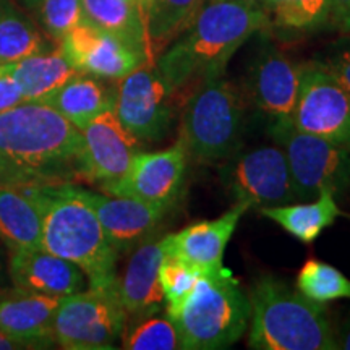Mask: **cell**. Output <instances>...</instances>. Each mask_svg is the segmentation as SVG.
I'll list each match as a JSON object with an SVG mask.
<instances>
[{"instance_id":"obj_22","label":"cell","mask_w":350,"mask_h":350,"mask_svg":"<svg viewBox=\"0 0 350 350\" xmlns=\"http://www.w3.org/2000/svg\"><path fill=\"white\" fill-rule=\"evenodd\" d=\"M0 242L10 252L42 248V216L25 187H0Z\"/></svg>"},{"instance_id":"obj_14","label":"cell","mask_w":350,"mask_h":350,"mask_svg":"<svg viewBox=\"0 0 350 350\" xmlns=\"http://www.w3.org/2000/svg\"><path fill=\"white\" fill-rule=\"evenodd\" d=\"M80 177L104 183L119 180L139 151V142L113 112L104 111L81 130Z\"/></svg>"},{"instance_id":"obj_16","label":"cell","mask_w":350,"mask_h":350,"mask_svg":"<svg viewBox=\"0 0 350 350\" xmlns=\"http://www.w3.org/2000/svg\"><path fill=\"white\" fill-rule=\"evenodd\" d=\"M83 200L93 208L109 242L117 253L135 250L154 237L172 206L146 203L129 196L99 195L80 188Z\"/></svg>"},{"instance_id":"obj_23","label":"cell","mask_w":350,"mask_h":350,"mask_svg":"<svg viewBox=\"0 0 350 350\" xmlns=\"http://www.w3.org/2000/svg\"><path fill=\"white\" fill-rule=\"evenodd\" d=\"M88 23L98 26L152 62L146 21L137 0H81Z\"/></svg>"},{"instance_id":"obj_17","label":"cell","mask_w":350,"mask_h":350,"mask_svg":"<svg viewBox=\"0 0 350 350\" xmlns=\"http://www.w3.org/2000/svg\"><path fill=\"white\" fill-rule=\"evenodd\" d=\"M248 206L235 203L216 219L198 221L163 237L165 255L178 258L200 274L224 269V253Z\"/></svg>"},{"instance_id":"obj_37","label":"cell","mask_w":350,"mask_h":350,"mask_svg":"<svg viewBox=\"0 0 350 350\" xmlns=\"http://www.w3.org/2000/svg\"><path fill=\"white\" fill-rule=\"evenodd\" d=\"M12 349H31L28 344L21 342V340H16L10 338V336L0 332V350H12Z\"/></svg>"},{"instance_id":"obj_1","label":"cell","mask_w":350,"mask_h":350,"mask_svg":"<svg viewBox=\"0 0 350 350\" xmlns=\"http://www.w3.org/2000/svg\"><path fill=\"white\" fill-rule=\"evenodd\" d=\"M269 25L260 3L204 0L193 20L161 52L156 67L169 93L188 94L200 83L224 77L240 47Z\"/></svg>"},{"instance_id":"obj_19","label":"cell","mask_w":350,"mask_h":350,"mask_svg":"<svg viewBox=\"0 0 350 350\" xmlns=\"http://www.w3.org/2000/svg\"><path fill=\"white\" fill-rule=\"evenodd\" d=\"M164 256L163 237L146 240L131 253L124 274L117 279V292L126 317L142 319L161 312L164 294L159 268Z\"/></svg>"},{"instance_id":"obj_2","label":"cell","mask_w":350,"mask_h":350,"mask_svg":"<svg viewBox=\"0 0 350 350\" xmlns=\"http://www.w3.org/2000/svg\"><path fill=\"white\" fill-rule=\"evenodd\" d=\"M83 137L72 122L41 103L0 112V187H34L80 175Z\"/></svg>"},{"instance_id":"obj_38","label":"cell","mask_w":350,"mask_h":350,"mask_svg":"<svg viewBox=\"0 0 350 350\" xmlns=\"http://www.w3.org/2000/svg\"><path fill=\"white\" fill-rule=\"evenodd\" d=\"M204 2V0H203ZM227 2H242V3H260L262 0H227Z\"/></svg>"},{"instance_id":"obj_32","label":"cell","mask_w":350,"mask_h":350,"mask_svg":"<svg viewBox=\"0 0 350 350\" xmlns=\"http://www.w3.org/2000/svg\"><path fill=\"white\" fill-rule=\"evenodd\" d=\"M200 273L178 258L165 255L159 268V282L165 301V314H172L185 304L200 279Z\"/></svg>"},{"instance_id":"obj_31","label":"cell","mask_w":350,"mask_h":350,"mask_svg":"<svg viewBox=\"0 0 350 350\" xmlns=\"http://www.w3.org/2000/svg\"><path fill=\"white\" fill-rule=\"evenodd\" d=\"M34 12L44 31L55 41L85 21L81 0H25Z\"/></svg>"},{"instance_id":"obj_39","label":"cell","mask_w":350,"mask_h":350,"mask_svg":"<svg viewBox=\"0 0 350 350\" xmlns=\"http://www.w3.org/2000/svg\"><path fill=\"white\" fill-rule=\"evenodd\" d=\"M137 2L139 3V7H142V10H143V13H144V10H146L148 2H150V0H137Z\"/></svg>"},{"instance_id":"obj_34","label":"cell","mask_w":350,"mask_h":350,"mask_svg":"<svg viewBox=\"0 0 350 350\" xmlns=\"http://www.w3.org/2000/svg\"><path fill=\"white\" fill-rule=\"evenodd\" d=\"M25 103L18 81L12 75L7 64L0 65V112Z\"/></svg>"},{"instance_id":"obj_3","label":"cell","mask_w":350,"mask_h":350,"mask_svg":"<svg viewBox=\"0 0 350 350\" xmlns=\"http://www.w3.org/2000/svg\"><path fill=\"white\" fill-rule=\"evenodd\" d=\"M42 216V248L72 261L90 288H117L116 248L80 188L67 182L25 187Z\"/></svg>"},{"instance_id":"obj_21","label":"cell","mask_w":350,"mask_h":350,"mask_svg":"<svg viewBox=\"0 0 350 350\" xmlns=\"http://www.w3.org/2000/svg\"><path fill=\"white\" fill-rule=\"evenodd\" d=\"M38 103L54 109L77 129L83 130L99 113L113 109L116 93L93 75L78 72Z\"/></svg>"},{"instance_id":"obj_4","label":"cell","mask_w":350,"mask_h":350,"mask_svg":"<svg viewBox=\"0 0 350 350\" xmlns=\"http://www.w3.org/2000/svg\"><path fill=\"white\" fill-rule=\"evenodd\" d=\"M247 344L255 350H338L325 306L274 275L262 274L248 292Z\"/></svg>"},{"instance_id":"obj_30","label":"cell","mask_w":350,"mask_h":350,"mask_svg":"<svg viewBox=\"0 0 350 350\" xmlns=\"http://www.w3.org/2000/svg\"><path fill=\"white\" fill-rule=\"evenodd\" d=\"M124 349L129 350H177L180 349L178 331L167 314L138 319L135 326L122 334Z\"/></svg>"},{"instance_id":"obj_9","label":"cell","mask_w":350,"mask_h":350,"mask_svg":"<svg viewBox=\"0 0 350 350\" xmlns=\"http://www.w3.org/2000/svg\"><path fill=\"white\" fill-rule=\"evenodd\" d=\"M291 122L304 133L350 151V96L317 59L300 65V88Z\"/></svg>"},{"instance_id":"obj_41","label":"cell","mask_w":350,"mask_h":350,"mask_svg":"<svg viewBox=\"0 0 350 350\" xmlns=\"http://www.w3.org/2000/svg\"><path fill=\"white\" fill-rule=\"evenodd\" d=\"M138 5H139V3H138Z\"/></svg>"},{"instance_id":"obj_26","label":"cell","mask_w":350,"mask_h":350,"mask_svg":"<svg viewBox=\"0 0 350 350\" xmlns=\"http://www.w3.org/2000/svg\"><path fill=\"white\" fill-rule=\"evenodd\" d=\"M49 51L36 23L10 0H0V65Z\"/></svg>"},{"instance_id":"obj_28","label":"cell","mask_w":350,"mask_h":350,"mask_svg":"<svg viewBox=\"0 0 350 350\" xmlns=\"http://www.w3.org/2000/svg\"><path fill=\"white\" fill-rule=\"evenodd\" d=\"M262 5L284 31L313 33L331 23V0H262Z\"/></svg>"},{"instance_id":"obj_33","label":"cell","mask_w":350,"mask_h":350,"mask_svg":"<svg viewBox=\"0 0 350 350\" xmlns=\"http://www.w3.org/2000/svg\"><path fill=\"white\" fill-rule=\"evenodd\" d=\"M318 62L325 65V68L340 83V86L350 96V38L338 39L318 57Z\"/></svg>"},{"instance_id":"obj_11","label":"cell","mask_w":350,"mask_h":350,"mask_svg":"<svg viewBox=\"0 0 350 350\" xmlns=\"http://www.w3.org/2000/svg\"><path fill=\"white\" fill-rule=\"evenodd\" d=\"M172 99L159 70L146 62L120 78L113 112L139 143H157L169 131Z\"/></svg>"},{"instance_id":"obj_35","label":"cell","mask_w":350,"mask_h":350,"mask_svg":"<svg viewBox=\"0 0 350 350\" xmlns=\"http://www.w3.org/2000/svg\"><path fill=\"white\" fill-rule=\"evenodd\" d=\"M331 23L350 33V0H331Z\"/></svg>"},{"instance_id":"obj_12","label":"cell","mask_w":350,"mask_h":350,"mask_svg":"<svg viewBox=\"0 0 350 350\" xmlns=\"http://www.w3.org/2000/svg\"><path fill=\"white\" fill-rule=\"evenodd\" d=\"M187 165L188 154L178 139L163 151H138L124 177L100 188L112 196L174 206L185 180Z\"/></svg>"},{"instance_id":"obj_40","label":"cell","mask_w":350,"mask_h":350,"mask_svg":"<svg viewBox=\"0 0 350 350\" xmlns=\"http://www.w3.org/2000/svg\"><path fill=\"white\" fill-rule=\"evenodd\" d=\"M0 279H2V260H0Z\"/></svg>"},{"instance_id":"obj_29","label":"cell","mask_w":350,"mask_h":350,"mask_svg":"<svg viewBox=\"0 0 350 350\" xmlns=\"http://www.w3.org/2000/svg\"><path fill=\"white\" fill-rule=\"evenodd\" d=\"M297 291L306 299L325 305L332 300L350 299V279L329 262L312 258L297 274Z\"/></svg>"},{"instance_id":"obj_18","label":"cell","mask_w":350,"mask_h":350,"mask_svg":"<svg viewBox=\"0 0 350 350\" xmlns=\"http://www.w3.org/2000/svg\"><path fill=\"white\" fill-rule=\"evenodd\" d=\"M10 253L8 273L13 286L20 291L59 299L85 291L86 274L72 261L44 248Z\"/></svg>"},{"instance_id":"obj_8","label":"cell","mask_w":350,"mask_h":350,"mask_svg":"<svg viewBox=\"0 0 350 350\" xmlns=\"http://www.w3.org/2000/svg\"><path fill=\"white\" fill-rule=\"evenodd\" d=\"M125 323L126 313L117 288H90L60 299L54 340L68 350L113 349Z\"/></svg>"},{"instance_id":"obj_27","label":"cell","mask_w":350,"mask_h":350,"mask_svg":"<svg viewBox=\"0 0 350 350\" xmlns=\"http://www.w3.org/2000/svg\"><path fill=\"white\" fill-rule=\"evenodd\" d=\"M203 0H150L144 10L148 41L154 59L193 20Z\"/></svg>"},{"instance_id":"obj_6","label":"cell","mask_w":350,"mask_h":350,"mask_svg":"<svg viewBox=\"0 0 350 350\" xmlns=\"http://www.w3.org/2000/svg\"><path fill=\"white\" fill-rule=\"evenodd\" d=\"M243 130V94L224 77L200 83L187 94L178 139L188 159L198 164L226 163L240 150Z\"/></svg>"},{"instance_id":"obj_13","label":"cell","mask_w":350,"mask_h":350,"mask_svg":"<svg viewBox=\"0 0 350 350\" xmlns=\"http://www.w3.org/2000/svg\"><path fill=\"white\" fill-rule=\"evenodd\" d=\"M300 88V65L269 41H261L245 75V91L271 120L291 119Z\"/></svg>"},{"instance_id":"obj_15","label":"cell","mask_w":350,"mask_h":350,"mask_svg":"<svg viewBox=\"0 0 350 350\" xmlns=\"http://www.w3.org/2000/svg\"><path fill=\"white\" fill-rule=\"evenodd\" d=\"M59 49L77 72L109 80H120L150 62L120 39L88 21L65 34Z\"/></svg>"},{"instance_id":"obj_24","label":"cell","mask_w":350,"mask_h":350,"mask_svg":"<svg viewBox=\"0 0 350 350\" xmlns=\"http://www.w3.org/2000/svg\"><path fill=\"white\" fill-rule=\"evenodd\" d=\"M260 214L281 226L301 243L310 245L323 234V230L334 224L342 211L338 206L336 195L329 190H323L314 200L262 208Z\"/></svg>"},{"instance_id":"obj_36","label":"cell","mask_w":350,"mask_h":350,"mask_svg":"<svg viewBox=\"0 0 350 350\" xmlns=\"http://www.w3.org/2000/svg\"><path fill=\"white\" fill-rule=\"evenodd\" d=\"M336 339H338V349L350 350V310L344 314L342 319L334 326Z\"/></svg>"},{"instance_id":"obj_7","label":"cell","mask_w":350,"mask_h":350,"mask_svg":"<svg viewBox=\"0 0 350 350\" xmlns=\"http://www.w3.org/2000/svg\"><path fill=\"white\" fill-rule=\"evenodd\" d=\"M269 133L287 157L297 201L314 200L323 190L338 196L350 188V151L304 133L291 119L271 120Z\"/></svg>"},{"instance_id":"obj_25","label":"cell","mask_w":350,"mask_h":350,"mask_svg":"<svg viewBox=\"0 0 350 350\" xmlns=\"http://www.w3.org/2000/svg\"><path fill=\"white\" fill-rule=\"evenodd\" d=\"M7 65L18 81L25 103H38L78 73L60 49L26 57Z\"/></svg>"},{"instance_id":"obj_20","label":"cell","mask_w":350,"mask_h":350,"mask_svg":"<svg viewBox=\"0 0 350 350\" xmlns=\"http://www.w3.org/2000/svg\"><path fill=\"white\" fill-rule=\"evenodd\" d=\"M59 297L31 294L16 288L0 299V332L29 347L54 340V318Z\"/></svg>"},{"instance_id":"obj_10","label":"cell","mask_w":350,"mask_h":350,"mask_svg":"<svg viewBox=\"0 0 350 350\" xmlns=\"http://www.w3.org/2000/svg\"><path fill=\"white\" fill-rule=\"evenodd\" d=\"M226 163L222 175L235 203L260 211L297 201L287 157L281 146L237 151Z\"/></svg>"},{"instance_id":"obj_5","label":"cell","mask_w":350,"mask_h":350,"mask_svg":"<svg viewBox=\"0 0 350 350\" xmlns=\"http://www.w3.org/2000/svg\"><path fill=\"white\" fill-rule=\"evenodd\" d=\"M178 331L183 350H222L248 329L250 300L230 269L201 274L177 312L167 314Z\"/></svg>"}]
</instances>
